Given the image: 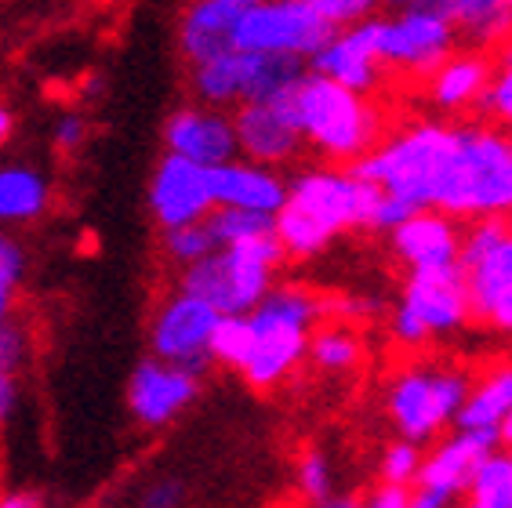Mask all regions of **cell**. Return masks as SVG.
<instances>
[{"label": "cell", "mask_w": 512, "mask_h": 508, "mask_svg": "<svg viewBox=\"0 0 512 508\" xmlns=\"http://www.w3.org/2000/svg\"><path fill=\"white\" fill-rule=\"evenodd\" d=\"M458 30L465 48L494 51L512 33V8L505 0H433Z\"/></svg>", "instance_id": "603a6c76"}, {"label": "cell", "mask_w": 512, "mask_h": 508, "mask_svg": "<svg viewBox=\"0 0 512 508\" xmlns=\"http://www.w3.org/2000/svg\"><path fill=\"white\" fill-rule=\"evenodd\" d=\"M237 22L240 8L222 0H193L182 19H178V55L197 66V62L226 55L237 48Z\"/></svg>", "instance_id": "7402d4cb"}, {"label": "cell", "mask_w": 512, "mask_h": 508, "mask_svg": "<svg viewBox=\"0 0 512 508\" xmlns=\"http://www.w3.org/2000/svg\"><path fill=\"white\" fill-rule=\"evenodd\" d=\"M197 374H189L186 367L160 360L149 352L146 360H138V367L128 378V411L142 429H168L171 421L193 407L200 396Z\"/></svg>", "instance_id": "5bb4252c"}, {"label": "cell", "mask_w": 512, "mask_h": 508, "mask_svg": "<svg viewBox=\"0 0 512 508\" xmlns=\"http://www.w3.org/2000/svg\"><path fill=\"white\" fill-rule=\"evenodd\" d=\"M498 69H512V33L498 44Z\"/></svg>", "instance_id": "681fc988"}, {"label": "cell", "mask_w": 512, "mask_h": 508, "mask_svg": "<svg viewBox=\"0 0 512 508\" xmlns=\"http://www.w3.org/2000/svg\"><path fill=\"white\" fill-rule=\"evenodd\" d=\"M458 240H462V225L440 207H418L389 233L396 262H404L407 269L458 262Z\"/></svg>", "instance_id": "ffe728a7"}, {"label": "cell", "mask_w": 512, "mask_h": 508, "mask_svg": "<svg viewBox=\"0 0 512 508\" xmlns=\"http://www.w3.org/2000/svg\"><path fill=\"white\" fill-rule=\"evenodd\" d=\"M382 189L349 167H306L287 182V200L276 211V240L287 258L306 262L342 233L371 229Z\"/></svg>", "instance_id": "6da1fadb"}, {"label": "cell", "mask_w": 512, "mask_h": 508, "mask_svg": "<svg viewBox=\"0 0 512 508\" xmlns=\"http://www.w3.org/2000/svg\"><path fill=\"white\" fill-rule=\"evenodd\" d=\"M327 22H335L338 30L342 26H353V22L367 19V15H375V8L382 0H309Z\"/></svg>", "instance_id": "d590c367"}, {"label": "cell", "mask_w": 512, "mask_h": 508, "mask_svg": "<svg viewBox=\"0 0 512 508\" xmlns=\"http://www.w3.org/2000/svg\"><path fill=\"white\" fill-rule=\"evenodd\" d=\"M309 73V62L298 55H262L233 48L226 55L189 66V91L197 102L233 109L251 98H269L291 91Z\"/></svg>", "instance_id": "52a82bcc"}, {"label": "cell", "mask_w": 512, "mask_h": 508, "mask_svg": "<svg viewBox=\"0 0 512 508\" xmlns=\"http://www.w3.org/2000/svg\"><path fill=\"white\" fill-rule=\"evenodd\" d=\"M335 33V22H327L309 0H262L240 8L237 48L262 55H298L309 62Z\"/></svg>", "instance_id": "ba28073f"}, {"label": "cell", "mask_w": 512, "mask_h": 508, "mask_svg": "<svg viewBox=\"0 0 512 508\" xmlns=\"http://www.w3.org/2000/svg\"><path fill=\"white\" fill-rule=\"evenodd\" d=\"M494 69L498 62H491V55L480 48H465V51H454L447 55L440 66L425 77L429 84V102H433L440 113H469V109L480 106L483 91L491 84Z\"/></svg>", "instance_id": "44dd1931"}, {"label": "cell", "mask_w": 512, "mask_h": 508, "mask_svg": "<svg viewBox=\"0 0 512 508\" xmlns=\"http://www.w3.org/2000/svg\"><path fill=\"white\" fill-rule=\"evenodd\" d=\"M483 327H491V331L498 334H512V287L498 298V302L487 309V316H483Z\"/></svg>", "instance_id": "7bdbcfd3"}, {"label": "cell", "mask_w": 512, "mask_h": 508, "mask_svg": "<svg viewBox=\"0 0 512 508\" xmlns=\"http://www.w3.org/2000/svg\"><path fill=\"white\" fill-rule=\"evenodd\" d=\"M476 113H483L494 124H502L512 131V69H494V77L487 84V91H483Z\"/></svg>", "instance_id": "e575fe53"}, {"label": "cell", "mask_w": 512, "mask_h": 508, "mask_svg": "<svg viewBox=\"0 0 512 508\" xmlns=\"http://www.w3.org/2000/svg\"><path fill=\"white\" fill-rule=\"evenodd\" d=\"M411 490L414 487H404V483H389V479H382L375 487V494L367 498V505L371 508H411Z\"/></svg>", "instance_id": "b9f144b4"}, {"label": "cell", "mask_w": 512, "mask_h": 508, "mask_svg": "<svg viewBox=\"0 0 512 508\" xmlns=\"http://www.w3.org/2000/svg\"><path fill=\"white\" fill-rule=\"evenodd\" d=\"M218 316L222 313L211 302H204L200 294L175 287V294H168L149 320V352L175 363V367H186L197 378H207L215 367L211 334H215Z\"/></svg>", "instance_id": "30bf717a"}, {"label": "cell", "mask_w": 512, "mask_h": 508, "mask_svg": "<svg viewBox=\"0 0 512 508\" xmlns=\"http://www.w3.org/2000/svg\"><path fill=\"white\" fill-rule=\"evenodd\" d=\"M389 331H393V338L404 345V349H418V345L429 342L425 323L418 320V313H414L407 302H396V309L389 313Z\"/></svg>", "instance_id": "8d00e7d4"}, {"label": "cell", "mask_w": 512, "mask_h": 508, "mask_svg": "<svg viewBox=\"0 0 512 508\" xmlns=\"http://www.w3.org/2000/svg\"><path fill=\"white\" fill-rule=\"evenodd\" d=\"M382 4H389V8H414V4H433V0H382Z\"/></svg>", "instance_id": "816d5d0a"}, {"label": "cell", "mask_w": 512, "mask_h": 508, "mask_svg": "<svg viewBox=\"0 0 512 508\" xmlns=\"http://www.w3.org/2000/svg\"><path fill=\"white\" fill-rule=\"evenodd\" d=\"M295 113L306 146L338 167L353 164L382 142V109L371 95L349 91L313 69L295 84Z\"/></svg>", "instance_id": "277c9868"}, {"label": "cell", "mask_w": 512, "mask_h": 508, "mask_svg": "<svg viewBox=\"0 0 512 508\" xmlns=\"http://www.w3.org/2000/svg\"><path fill=\"white\" fill-rule=\"evenodd\" d=\"M422 461H425L422 443L404 440V436H400L393 447H385L382 465H378V476L389 479V483H404V487H414V483H418V472H422Z\"/></svg>", "instance_id": "d6a6232c"}, {"label": "cell", "mask_w": 512, "mask_h": 508, "mask_svg": "<svg viewBox=\"0 0 512 508\" xmlns=\"http://www.w3.org/2000/svg\"><path fill=\"white\" fill-rule=\"evenodd\" d=\"M215 196L207 182V167L178 153H164L149 178V215L157 229H175V225L200 222L211 215Z\"/></svg>", "instance_id": "9a60e30c"}, {"label": "cell", "mask_w": 512, "mask_h": 508, "mask_svg": "<svg viewBox=\"0 0 512 508\" xmlns=\"http://www.w3.org/2000/svg\"><path fill=\"white\" fill-rule=\"evenodd\" d=\"M454 51H458V30L433 4H414V8H396L393 15H382L378 59L385 69L425 80Z\"/></svg>", "instance_id": "9c48e42d"}, {"label": "cell", "mask_w": 512, "mask_h": 508, "mask_svg": "<svg viewBox=\"0 0 512 508\" xmlns=\"http://www.w3.org/2000/svg\"><path fill=\"white\" fill-rule=\"evenodd\" d=\"M164 146H168V153L197 160L204 167L240 157L233 109L207 106V102H189V106L175 109L164 124Z\"/></svg>", "instance_id": "e0dca14e"}, {"label": "cell", "mask_w": 512, "mask_h": 508, "mask_svg": "<svg viewBox=\"0 0 512 508\" xmlns=\"http://www.w3.org/2000/svg\"><path fill=\"white\" fill-rule=\"evenodd\" d=\"M211 251H218V240H215V233H211L207 218L175 225V229H164V254H168L175 265L200 262V258Z\"/></svg>", "instance_id": "4dcf8cb0"}, {"label": "cell", "mask_w": 512, "mask_h": 508, "mask_svg": "<svg viewBox=\"0 0 512 508\" xmlns=\"http://www.w3.org/2000/svg\"><path fill=\"white\" fill-rule=\"evenodd\" d=\"M498 440H502V447L512 450V411L505 414L502 421H498Z\"/></svg>", "instance_id": "f907efd6"}, {"label": "cell", "mask_w": 512, "mask_h": 508, "mask_svg": "<svg viewBox=\"0 0 512 508\" xmlns=\"http://www.w3.org/2000/svg\"><path fill=\"white\" fill-rule=\"evenodd\" d=\"M26 269H30V258H26V247L15 240V236L0 225V273L8 276L11 284H22L26 280Z\"/></svg>", "instance_id": "60d3db41"}, {"label": "cell", "mask_w": 512, "mask_h": 508, "mask_svg": "<svg viewBox=\"0 0 512 508\" xmlns=\"http://www.w3.org/2000/svg\"><path fill=\"white\" fill-rule=\"evenodd\" d=\"M88 138H91V124L84 113H66V117H59L55 131H51V142H55L59 153H77V149H84Z\"/></svg>", "instance_id": "74e56055"}, {"label": "cell", "mask_w": 512, "mask_h": 508, "mask_svg": "<svg viewBox=\"0 0 512 508\" xmlns=\"http://www.w3.org/2000/svg\"><path fill=\"white\" fill-rule=\"evenodd\" d=\"M502 447L498 429H454L436 443L422 461L418 483L411 490V508H451L465 498L480 461Z\"/></svg>", "instance_id": "8fae6325"}, {"label": "cell", "mask_w": 512, "mask_h": 508, "mask_svg": "<svg viewBox=\"0 0 512 508\" xmlns=\"http://www.w3.org/2000/svg\"><path fill=\"white\" fill-rule=\"evenodd\" d=\"M509 236V222L505 215H483L469 218V225L462 229V240H458V265L462 269H473L476 262H483L494 247Z\"/></svg>", "instance_id": "f546056e"}, {"label": "cell", "mask_w": 512, "mask_h": 508, "mask_svg": "<svg viewBox=\"0 0 512 508\" xmlns=\"http://www.w3.org/2000/svg\"><path fill=\"white\" fill-rule=\"evenodd\" d=\"M512 411V363L491 367L465 396L454 429H498V421Z\"/></svg>", "instance_id": "d4e9b609"}, {"label": "cell", "mask_w": 512, "mask_h": 508, "mask_svg": "<svg viewBox=\"0 0 512 508\" xmlns=\"http://www.w3.org/2000/svg\"><path fill=\"white\" fill-rule=\"evenodd\" d=\"M207 182H211L215 204L247 207V211H262V215H276L287 200V178L280 175V167L258 164L247 157L207 167Z\"/></svg>", "instance_id": "d6986e66"}, {"label": "cell", "mask_w": 512, "mask_h": 508, "mask_svg": "<svg viewBox=\"0 0 512 508\" xmlns=\"http://www.w3.org/2000/svg\"><path fill=\"white\" fill-rule=\"evenodd\" d=\"M327 316V302L309 287L273 284L262 302L247 313L251 323V352H247L244 381L255 392L276 389L298 363L306 360L309 334Z\"/></svg>", "instance_id": "3957f363"}, {"label": "cell", "mask_w": 512, "mask_h": 508, "mask_svg": "<svg viewBox=\"0 0 512 508\" xmlns=\"http://www.w3.org/2000/svg\"><path fill=\"white\" fill-rule=\"evenodd\" d=\"M505 222H509V229H512V211H509V215H505Z\"/></svg>", "instance_id": "db71d44e"}, {"label": "cell", "mask_w": 512, "mask_h": 508, "mask_svg": "<svg viewBox=\"0 0 512 508\" xmlns=\"http://www.w3.org/2000/svg\"><path fill=\"white\" fill-rule=\"evenodd\" d=\"M251 352V323L247 313H222L215 323V334H211V356H215V367H233L240 371Z\"/></svg>", "instance_id": "f1b7e54d"}, {"label": "cell", "mask_w": 512, "mask_h": 508, "mask_svg": "<svg viewBox=\"0 0 512 508\" xmlns=\"http://www.w3.org/2000/svg\"><path fill=\"white\" fill-rule=\"evenodd\" d=\"M306 360L324 374H349L356 363L364 360V342H360V334H356L353 327H345V323H338V320L320 323V327H313V334H309Z\"/></svg>", "instance_id": "484cf974"}, {"label": "cell", "mask_w": 512, "mask_h": 508, "mask_svg": "<svg viewBox=\"0 0 512 508\" xmlns=\"http://www.w3.org/2000/svg\"><path fill=\"white\" fill-rule=\"evenodd\" d=\"M44 498L33 494V490H8V494H0V508H40Z\"/></svg>", "instance_id": "f6af8a7d"}, {"label": "cell", "mask_w": 512, "mask_h": 508, "mask_svg": "<svg viewBox=\"0 0 512 508\" xmlns=\"http://www.w3.org/2000/svg\"><path fill=\"white\" fill-rule=\"evenodd\" d=\"M233 124H237L240 157L258 160V164L284 167L306 149L295 113V88L233 106Z\"/></svg>", "instance_id": "7c38bea8"}, {"label": "cell", "mask_w": 512, "mask_h": 508, "mask_svg": "<svg viewBox=\"0 0 512 508\" xmlns=\"http://www.w3.org/2000/svg\"><path fill=\"white\" fill-rule=\"evenodd\" d=\"M15 291H19V284H11L8 276L0 273V320H8L15 313Z\"/></svg>", "instance_id": "bcb514c9"}, {"label": "cell", "mask_w": 512, "mask_h": 508, "mask_svg": "<svg viewBox=\"0 0 512 508\" xmlns=\"http://www.w3.org/2000/svg\"><path fill=\"white\" fill-rule=\"evenodd\" d=\"M51 182L44 171L26 164L0 167V225H30L48 215Z\"/></svg>", "instance_id": "cb8c5ba5"}, {"label": "cell", "mask_w": 512, "mask_h": 508, "mask_svg": "<svg viewBox=\"0 0 512 508\" xmlns=\"http://www.w3.org/2000/svg\"><path fill=\"white\" fill-rule=\"evenodd\" d=\"M33 356V338L30 327L22 320H15V313L8 320H0V367L11 374H19Z\"/></svg>", "instance_id": "836d02e7"}, {"label": "cell", "mask_w": 512, "mask_h": 508, "mask_svg": "<svg viewBox=\"0 0 512 508\" xmlns=\"http://www.w3.org/2000/svg\"><path fill=\"white\" fill-rule=\"evenodd\" d=\"M11 135H15V113L8 106H0V149L8 146Z\"/></svg>", "instance_id": "c3c4849f"}, {"label": "cell", "mask_w": 512, "mask_h": 508, "mask_svg": "<svg viewBox=\"0 0 512 508\" xmlns=\"http://www.w3.org/2000/svg\"><path fill=\"white\" fill-rule=\"evenodd\" d=\"M186 494L189 490L182 479H157V483L142 487L138 505L142 508H178V505H186Z\"/></svg>", "instance_id": "f35d334b"}, {"label": "cell", "mask_w": 512, "mask_h": 508, "mask_svg": "<svg viewBox=\"0 0 512 508\" xmlns=\"http://www.w3.org/2000/svg\"><path fill=\"white\" fill-rule=\"evenodd\" d=\"M222 4H233V8H251V4H262V0H222Z\"/></svg>", "instance_id": "f5cc1de1"}, {"label": "cell", "mask_w": 512, "mask_h": 508, "mask_svg": "<svg viewBox=\"0 0 512 508\" xmlns=\"http://www.w3.org/2000/svg\"><path fill=\"white\" fill-rule=\"evenodd\" d=\"M454 149V127L425 120L378 142L371 153L345 164L353 175L375 182L382 193L404 196L414 207H433L440 178Z\"/></svg>", "instance_id": "5b68a950"}, {"label": "cell", "mask_w": 512, "mask_h": 508, "mask_svg": "<svg viewBox=\"0 0 512 508\" xmlns=\"http://www.w3.org/2000/svg\"><path fill=\"white\" fill-rule=\"evenodd\" d=\"M469 389H473V378L458 367L422 363V367H407L389 381L385 411L404 440L425 447V443L440 440L447 425H454Z\"/></svg>", "instance_id": "8992f818"}, {"label": "cell", "mask_w": 512, "mask_h": 508, "mask_svg": "<svg viewBox=\"0 0 512 508\" xmlns=\"http://www.w3.org/2000/svg\"><path fill=\"white\" fill-rule=\"evenodd\" d=\"M400 302H407L418 313L429 338H451V334L465 331L473 320L469 280H465V269L458 262L407 269Z\"/></svg>", "instance_id": "4fadbf2b"}, {"label": "cell", "mask_w": 512, "mask_h": 508, "mask_svg": "<svg viewBox=\"0 0 512 508\" xmlns=\"http://www.w3.org/2000/svg\"><path fill=\"white\" fill-rule=\"evenodd\" d=\"M102 91H106V80L99 73H91L88 80H80V102H99Z\"/></svg>", "instance_id": "7dc6e473"}, {"label": "cell", "mask_w": 512, "mask_h": 508, "mask_svg": "<svg viewBox=\"0 0 512 508\" xmlns=\"http://www.w3.org/2000/svg\"><path fill=\"white\" fill-rule=\"evenodd\" d=\"M414 211H418V207L407 204L404 196L382 193V200H378V207H375V218H371V229H375V233H382V236H389L396 225L404 222V218H411Z\"/></svg>", "instance_id": "ab89813d"}, {"label": "cell", "mask_w": 512, "mask_h": 508, "mask_svg": "<svg viewBox=\"0 0 512 508\" xmlns=\"http://www.w3.org/2000/svg\"><path fill=\"white\" fill-rule=\"evenodd\" d=\"M378 30H382V15H367L353 26H342L309 59V69L338 80L349 91L375 95L385 80V66L378 59Z\"/></svg>", "instance_id": "2e32d148"}, {"label": "cell", "mask_w": 512, "mask_h": 508, "mask_svg": "<svg viewBox=\"0 0 512 508\" xmlns=\"http://www.w3.org/2000/svg\"><path fill=\"white\" fill-rule=\"evenodd\" d=\"M218 258H222V269L229 276L233 313H251L269 294V287L276 284V273L287 262V251L276 240V233H266L240 240V244L218 247Z\"/></svg>", "instance_id": "ac0fdd59"}, {"label": "cell", "mask_w": 512, "mask_h": 508, "mask_svg": "<svg viewBox=\"0 0 512 508\" xmlns=\"http://www.w3.org/2000/svg\"><path fill=\"white\" fill-rule=\"evenodd\" d=\"M465 501L473 508H512V450L494 447L480 461L473 483L465 490Z\"/></svg>", "instance_id": "4316f807"}, {"label": "cell", "mask_w": 512, "mask_h": 508, "mask_svg": "<svg viewBox=\"0 0 512 508\" xmlns=\"http://www.w3.org/2000/svg\"><path fill=\"white\" fill-rule=\"evenodd\" d=\"M440 211L458 222L512 211V131L502 124L454 127V149L436 189Z\"/></svg>", "instance_id": "7a4b0ae2"}, {"label": "cell", "mask_w": 512, "mask_h": 508, "mask_svg": "<svg viewBox=\"0 0 512 508\" xmlns=\"http://www.w3.org/2000/svg\"><path fill=\"white\" fill-rule=\"evenodd\" d=\"M15 403H19V374H11L0 367V425L11 418Z\"/></svg>", "instance_id": "ee69618b"}, {"label": "cell", "mask_w": 512, "mask_h": 508, "mask_svg": "<svg viewBox=\"0 0 512 508\" xmlns=\"http://www.w3.org/2000/svg\"><path fill=\"white\" fill-rule=\"evenodd\" d=\"M207 225H211L218 247H226V244H240V240H251V236L276 233V215L247 211V207L215 204L211 207V215H207Z\"/></svg>", "instance_id": "83f0119b"}, {"label": "cell", "mask_w": 512, "mask_h": 508, "mask_svg": "<svg viewBox=\"0 0 512 508\" xmlns=\"http://www.w3.org/2000/svg\"><path fill=\"white\" fill-rule=\"evenodd\" d=\"M505 4H509V8H512V0H505Z\"/></svg>", "instance_id": "11a10c76"}, {"label": "cell", "mask_w": 512, "mask_h": 508, "mask_svg": "<svg viewBox=\"0 0 512 508\" xmlns=\"http://www.w3.org/2000/svg\"><path fill=\"white\" fill-rule=\"evenodd\" d=\"M298 490L309 505H327V498H335V469L327 461L324 450H306L298 458Z\"/></svg>", "instance_id": "1f68e13d"}]
</instances>
